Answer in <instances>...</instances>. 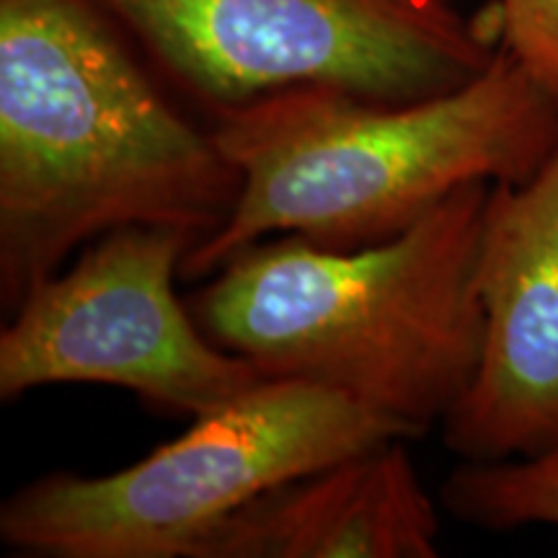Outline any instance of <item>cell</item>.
<instances>
[{
    "instance_id": "6da1fadb",
    "label": "cell",
    "mask_w": 558,
    "mask_h": 558,
    "mask_svg": "<svg viewBox=\"0 0 558 558\" xmlns=\"http://www.w3.org/2000/svg\"><path fill=\"white\" fill-rule=\"evenodd\" d=\"M99 0H0V300L111 230L226 226L241 173Z\"/></svg>"
},
{
    "instance_id": "7a4b0ae2",
    "label": "cell",
    "mask_w": 558,
    "mask_h": 558,
    "mask_svg": "<svg viewBox=\"0 0 558 558\" xmlns=\"http://www.w3.org/2000/svg\"><path fill=\"white\" fill-rule=\"evenodd\" d=\"M209 117L241 194L226 226L186 254V282L269 235L333 251L390 241L460 186L525 184L558 150L556 101L501 45L484 73L429 99L292 83Z\"/></svg>"
},
{
    "instance_id": "3957f363",
    "label": "cell",
    "mask_w": 558,
    "mask_h": 558,
    "mask_svg": "<svg viewBox=\"0 0 558 558\" xmlns=\"http://www.w3.org/2000/svg\"><path fill=\"white\" fill-rule=\"evenodd\" d=\"M492 184L460 186L396 239L354 251L269 235L235 251L186 298L215 344L264 378L344 393L422 437L478 369L481 222Z\"/></svg>"
},
{
    "instance_id": "277c9868",
    "label": "cell",
    "mask_w": 558,
    "mask_h": 558,
    "mask_svg": "<svg viewBox=\"0 0 558 558\" xmlns=\"http://www.w3.org/2000/svg\"><path fill=\"white\" fill-rule=\"evenodd\" d=\"M401 424L308 380L267 378L109 476L47 473L0 507V541L47 558H192L284 481L388 442Z\"/></svg>"
},
{
    "instance_id": "5b68a950",
    "label": "cell",
    "mask_w": 558,
    "mask_h": 558,
    "mask_svg": "<svg viewBox=\"0 0 558 558\" xmlns=\"http://www.w3.org/2000/svg\"><path fill=\"white\" fill-rule=\"evenodd\" d=\"M158 78L215 111L292 83L383 101L463 88L499 50L497 9L456 0H99Z\"/></svg>"
},
{
    "instance_id": "8992f818",
    "label": "cell",
    "mask_w": 558,
    "mask_h": 558,
    "mask_svg": "<svg viewBox=\"0 0 558 558\" xmlns=\"http://www.w3.org/2000/svg\"><path fill=\"white\" fill-rule=\"evenodd\" d=\"M194 246L184 230L150 226L111 230L83 246L11 311L0 331V399L94 383L194 418L267 380L207 339L173 290Z\"/></svg>"
},
{
    "instance_id": "52a82bcc",
    "label": "cell",
    "mask_w": 558,
    "mask_h": 558,
    "mask_svg": "<svg viewBox=\"0 0 558 558\" xmlns=\"http://www.w3.org/2000/svg\"><path fill=\"white\" fill-rule=\"evenodd\" d=\"M476 292L484 347L442 442L469 463L538 456L558 445V150L525 184H492Z\"/></svg>"
},
{
    "instance_id": "ba28073f",
    "label": "cell",
    "mask_w": 558,
    "mask_h": 558,
    "mask_svg": "<svg viewBox=\"0 0 558 558\" xmlns=\"http://www.w3.org/2000/svg\"><path fill=\"white\" fill-rule=\"evenodd\" d=\"M409 439L284 481L220 522L192 558H435L439 512Z\"/></svg>"
},
{
    "instance_id": "9c48e42d",
    "label": "cell",
    "mask_w": 558,
    "mask_h": 558,
    "mask_svg": "<svg viewBox=\"0 0 558 558\" xmlns=\"http://www.w3.org/2000/svg\"><path fill=\"white\" fill-rule=\"evenodd\" d=\"M439 507L458 522L492 533L558 527V445L527 458L463 460L439 486Z\"/></svg>"
},
{
    "instance_id": "30bf717a",
    "label": "cell",
    "mask_w": 558,
    "mask_h": 558,
    "mask_svg": "<svg viewBox=\"0 0 558 558\" xmlns=\"http://www.w3.org/2000/svg\"><path fill=\"white\" fill-rule=\"evenodd\" d=\"M499 45L558 107V0H497Z\"/></svg>"
}]
</instances>
